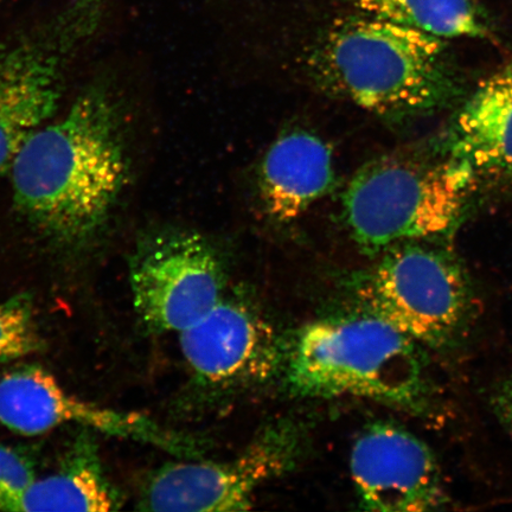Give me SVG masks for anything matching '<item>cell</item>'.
<instances>
[{"label": "cell", "mask_w": 512, "mask_h": 512, "mask_svg": "<svg viewBox=\"0 0 512 512\" xmlns=\"http://www.w3.org/2000/svg\"><path fill=\"white\" fill-rule=\"evenodd\" d=\"M112 96L92 88L31 134L10 169L14 202L57 245L82 247L111 219L127 179Z\"/></svg>", "instance_id": "cell-1"}, {"label": "cell", "mask_w": 512, "mask_h": 512, "mask_svg": "<svg viewBox=\"0 0 512 512\" xmlns=\"http://www.w3.org/2000/svg\"><path fill=\"white\" fill-rule=\"evenodd\" d=\"M310 64L330 92L381 117L431 113L458 93L443 40L368 15L336 23Z\"/></svg>", "instance_id": "cell-2"}, {"label": "cell", "mask_w": 512, "mask_h": 512, "mask_svg": "<svg viewBox=\"0 0 512 512\" xmlns=\"http://www.w3.org/2000/svg\"><path fill=\"white\" fill-rule=\"evenodd\" d=\"M421 348L386 320L358 309L304 326L288 352L287 377L307 398L356 396L421 414L432 400Z\"/></svg>", "instance_id": "cell-3"}, {"label": "cell", "mask_w": 512, "mask_h": 512, "mask_svg": "<svg viewBox=\"0 0 512 512\" xmlns=\"http://www.w3.org/2000/svg\"><path fill=\"white\" fill-rule=\"evenodd\" d=\"M475 181L448 157L437 163L377 159L345 189L344 220L361 251L373 256L401 243L444 238L457 227Z\"/></svg>", "instance_id": "cell-4"}, {"label": "cell", "mask_w": 512, "mask_h": 512, "mask_svg": "<svg viewBox=\"0 0 512 512\" xmlns=\"http://www.w3.org/2000/svg\"><path fill=\"white\" fill-rule=\"evenodd\" d=\"M354 285L360 309L422 348H456L475 317V292L464 267L453 253L427 241L387 249L356 275Z\"/></svg>", "instance_id": "cell-5"}, {"label": "cell", "mask_w": 512, "mask_h": 512, "mask_svg": "<svg viewBox=\"0 0 512 512\" xmlns=\"http://www.w3.org/2000/svg\"><path fill=\"white\" fill-rule=\"evenodd\" d=\"M114 0H67L48 21L0 42V177L59 108L69 57L94 37Z\"/></svg>", "instance_id": "cell-6"}, {"label": "cell", "mask_w": 512, "mask_h": 512, "mask_svg": "<svg viewBox=\"0 0 512 512\" xmlns=\"http://www.w3.org/2000/svg\"><path fill=\"white\" fill-rule=\"evenodd\" d=\"M134 310L153 334H181L224 297L222 262L201 234L166 229L145 236L130 261Z\"/></svg>", "instance_id": "cell-7"}, {"label": "cell", "mask_w": 512, "mask_h": 512, "mask_svg": "<svg viewBox=\"0 0 512 512\" xmlns=\"http://www.w3.org/2000/svg\"><path fill=\"white\" fill-rule=\"evenodd\" d=\"M296 426L267 428L227 462L172 463L151 477L140 508L172 512H233L252 509L262 486L291 471L302 456Z\"/></svg>", "instance_id": "cell-8"}, {"label": "cell", "mask_w": 512, "mask_h": 512, "mask_svg": "<svg viewBox=\"0 0 512 512\" xmlns=\"http://www.w3.org/2000/svg\"><path fill=\"white\" fill-rule=\"evenodd\" d=\"M0 424L28 437L76 424L111 437L150 444L178 457L195 459L201 452L194 440L166 430L149 416L76 398L47 370L36 366L19 368L0 379Z\"/></svg>", "instance_id": "cell-9"}, {"label": "cell", "mask_w": 512, "mask_h": 512, "mask_svg": "<svg viewBox=\"0 0 512 512\" xmlns=\"http://www.w3.org/2000/svg\"><path fill=\"white\" fill-rule=\"evenodd\" d=\"M350 471L363 510L422 512L447 503L430 446L393 422L377 421L364 428L352 446Z\"/></svg>", "instance_id": "cell-10"}, {"label": "cell", "mask_w": 512, "mask_h": 512, "mask_svg": "<svg viewBox=\"0 0 512 512\" xmlns=\"http://www.w3.org/2000/svg\"><path fill=\"white\" fill-rule=\"evenodd\" d=\"M178 335L192 375L210 387L264 382L284 357L273 326L236 299L223 297L206 316Z\"/></svg>", "instance_id": "cell-11"}, {"label": "cell", "mask_w": 512, "mask_h": 512, "mask_svg": "<svg viewBox=\"0 0 512 512\" xmlns=\"http://www.w3.org/2000/svg\"><path fill=\"white\" fill-rule=\"evenodd\" d=\"M446 157L477 177H512V62L484 80L448 130Z\"/></svg>", "instance_id": "cell-12"}, {"label": "cell", "mask_w": 512, "mask_h": 512, "mask_svg": "<svg viewBox=\"0 0 512 512\" xmlns=\"http://www.w3.org/2000/svg\"><path fill=\"white\" fill-rule=\"evenodd\" d=\"M335 182L330 147L306 131L281 136L261 165L260 192L275 221L290 222L304 215Z\"/></svg>", "instance_id": "cell-13"}, {"label": "cell", "mask_w": 512, "mask_h": 512, "mask_svg": "<svg viewBox=\"0 0 512 512\" xmlns=\"http://www.w3.org/2000/svg\"><path fill=\"white\" fill-rule=\"evenodd\" d=\"M123 496L102 465L99 448L83 432L53 475L35 480L11 511H117Z\"/></svg>", "instance_id": "cell-14"}, {"label": "cell", "mask_w": 512, "mask_h": 512, "mask_svg": "<svg viewBox=\"0 0 512 512\" xmlns=\"http://www.w3.org/2000/svg\"><path fill=\"white\" fill-rule=\"evenodd\" d=\"M364 14L446 38L492 40L494 35L475 0H355Z\"/></svg>", "instance_id": "cell-15"}, {"label": "cell", "mask_w": 512, "mask_h": 512, "mask_svg": "<svg viewBox=\"0 0 512 512\" xmlns=\"http://www.w3.org/2000/svg\"><path fill=\"white\" fill-rule=\"evenodd\" d=\"M44 349L46 341L30 294H16L0 303V363L40 354Z\"/></svg>", "instance_id": "cell-16"}, {"label": "cell", "mask_w": 512, "mask_h": 512, "mask_svg": "<svg viewBox=\"0 0 512 512\" xmlns=\"http://www.w3.org/2000/svg\"><path fill=\"white\" fill-rule=\"evenodd\" d=\"M36 480L34 465L15 448L0 445V510L11 511Z\"/></svg>", "instance_id": "cell-17"}, {"label": "cell", "mask_w": 512, "mask_h": 512, "mask_svg": "<svg viewBox=\"0 0 512 512\" xmlns=\"http://www.w3.org/2000/svg\"><path fill=\"white\" fill-rule=\"evenodd\" d=\"M495 409L512 435V374L502 383L495 395Z\"/></svg>", "instance_id": "cell-18"}]
</instances>
